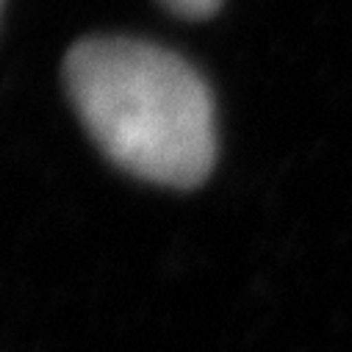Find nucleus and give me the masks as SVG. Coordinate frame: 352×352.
Masks as SVG:
<instances>
[{
    "label": "nucleus",
    "mask_w": 352,
    "mask_h": 352,
    "mask_svg": "<svg viewBox=\"0 0 352 352\" xmlns=\"http://www.w3.org/2000/svg\"><path fill=\"white\" fill-rule=\"evenodd\" d=\"M0 3H3V0H0Z\"/></svg>",
    "instance_id": "obj_3"
},
{
    "label": "nucleus",
    "mask_w": 352,
    "mask_h": 352,
    "mask_svg": "<svg viewBox=\"0 0 352 352\" xmlns=\"http://www.w3.org/2000/svg\"><path fill=\"white\" fill-rule=\"evenodd\" d=\"M158 3L181 20H208L222 9V0H158Z\"/></svg>",
    "instance_id": "obj_2"
},
{
    "label": "nucleus",
    "mask_w": 352,
    "mask_h": 352,
    "mask_svg": "<svg viewBox=\"0 0 352 352\" xmlns=\"http://www.w3.org/2000/svg\"><path fill=\"white\" fill-rule=\"evenodd\" d=\"M72 111L98 150L147 184L195 189L217 164L208 80L175 50L131 36L78 39L61 67Z\"/></svg>",
    "instance_id": "obj_1"
}]
</instances>
